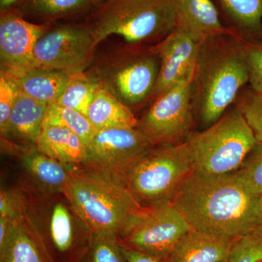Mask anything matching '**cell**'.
<instances>
[{"instance_id":"obj_32","label":"cell","mask_w":262,"mask_h":262,"mask_svg":"<svg viewBox=\"0 0 262 262\" xmlns=\"http://www.w3.org/2000/svg\"><path fill=\"white\" fill-rule=\"evenodd\" d=\"M238 110L252 130L257 142L262 144V93L255 92L246 98Z\"/></svg>"},{"instance_id":"obj_15","label":"cell","mask_w":262,"mask_h":262,"mask_svg":"<svg viewBox=\"0 0 262 262\" xmlns=\"http://www.w3.org/2000/svg\"><path fill=\"white\" fill-rule=\"evenodd\" d=\"M175 28L202 44L227 34L211 0H175Z\"/></svg>"},{"instance_id":"obj_19","label":"cell","mask_w":262,"mask_h":262,"mask_svg":"<svg viewBox=\"0 0 262 262\" xmlns=\"http://www.w3.org/2000/svg\"><path fill=\"white\" fill-rule=\"evenodd\" d=\"M0 262H52L27 215L15 220L9 237L0 248Z\"/></svg>"},{"instance_id":"obj_24","label":"cell","mask_w":262,"mask_h":262,"mask_svg":"<svg viewBox=\"0 0 262 262\" xmlns=\"http://www.w3.org/2000/svg\"><path fill=\"white\" fill-rule=\"evenodd\" d=\"M98 87L97 82L85 72L70 75L63 94L55 103L77 110L86 116Z\"/></svg>"},{"instance_id":"obj_14","label":"cell","mask_w":262,"mask_h":262,"mask_svg":"<svg viewBox=\"0 0 262 262\" xmlns=\"http://www.w3.org/2000/svg\"><path fill=\"white\" fill-rule=\"evenodd\" d=\"M46 32V25L30 23L20 15L8 10L2 11L0 18L2 72H18L30 68L36 42Z\"/></svg>"},{"instance_id":"obj_18","label":"cell","mask_w":262,"mask_h":262,"mask_svg":"<svg viewBox=\"0 0 262 262\" xmlns=\"http://www.w3.org/2000/svg\"><path fill=\"white\" fill-rule=\"evenodd\" d=\"M2 72L13 81L19 92L48 104L56 102L70 77L65 72L38 68Z\"/></svg>"},{"instance_id":"obj_9","label":"cell","mask_w":262,"mask_h":262,"mask_svg":"<svg viewBox=\"0 0 262 262\" xmlns=\"http://www.w3.org/2000/svg\"><path fill=\"white\" fill-rule=\"evenodd\" d=\"M158 55L126 52L113 55L85 72L130 108L151 98L158 80Z\"/></svg>"},{"instance_id":"obj_30","label":"cell","mask_w":262,"mask_h":262,"mask_svg":"<svg viewBox=\"0 0 262 262\" xmlns=\"http://www.w3.org/2000/svg\"><path fill=\"white\" fill-rule=\"evenodd\" d=\"M20 92L13 81L1 72L0 73V130L4 135L12 113Z\"/></svg>"},{"instance_id":"obj_27","label":"cell","mask_w":262,"mask_h":262,"mask_svg":"<svg viewBox=\"0 0 262 262\" xmlns=\"http://www.w3.org/2000/svg\"><path fill=\"white\" fill-rule=\"evenodd\" d=\"M227 13L242 27L256 30L261 27L262 0H220Z\"/></svg>"},{"instance_id":"obj_37","label":"cell","mask_w":262,"mask_h":262,"mask_svg":"<svg viewBox=\"0 0 262 262\" xmlns=\"http://www.w3.org/2000/svg\"><path fill=\"white\" fill-rule=\"evenodd\" d=\"M225 262H228V261H225Z\"/></svg>"},{"instance_id":"obj_16","label":"cell","mask_w":262,"mask_h":262,"mask_svg":"<svg viewBox=\"0 0 262 262\" xmlns=\"http://www.w3.org/2000/svg\"><path fill=\"white\" fill-rule=\"evenodd\" d=\"M17 151L20 153L22 167L29 179V184L24 185L42 192H63L74 166L50 158L38 151L35 146L18 148Z\"/></svg>"},{"instance_id":"obj_22","label":"cell","mask_w":262,"mask_h":262,"mask_svg":"<svg viewBox=\"0 0 262 262\" xmlns=\"http://www.w3.org/2000/svg\"><path fill=\"white\" fill-rule=\"evenodd\" d=\"M86 116L96 130L115 127L134 128L139 122L129 106L99 84Z\"/></svg>"},{"instance_id":"obj_6","label":"cell","mask_w":262,"mask_h":262,"mask_svg":"<svg viewBox=\"0 0 262 262\" xmlns=\"http://www.w3.org/2000/svg\"><path fill=\"white\" fill-rule=\"evenodd\" d=\"M185 142L193 171L211 176L238 170L258 144L239 110L221 117L206 130L190 134Z\"/></svg>"},{"instance_id":"obj_33","label":"cell","mask_w":262,"mask_h":262,"mask_svg":"<svg viewBox=\"0 0 262 262\" xmlns=\"http://www.w3.org/2000/svg\"><path fill=\"white\" fill-rule=\"evenodd\" d=\"M249 82L255 92L262 93V47L246 46Z\"/></svg>"},{"instance_id":"obj_8","label":"cell","mask_w":262,"mask_h":262,"mask_svg":"<svg viewBox=\"0 0 262 262\" xmlns=\"http://www.w3.org/2000/svg\"><path fill=\"white\" fill-rule=\"evenodd\" d=\"M192 227L171 203L142 207L117 235L122 248L166 260Z\"/></svg>"},{"instance_id":"obj_35","label":"cell","mask_w":262,"mask_h":262,"mask_svg":"<svg viewBox=\"0 0 262 262\" xmlns=\"http://www.w3.org/2000/svg\"><path fill=\"white\" fill-rule=\"evenodd\" d=\"M256 215L257 225L262 227V194L256 196Z\"/></svg>"},{"instance_id":"obj_7","label":"cell","mask_w":262,"mask_h":262,"mask_svg":"<svg viewBox=\"0 0 262 262\" xmlns=\"http://www.w3.org/2000/svg\"><path fill=\"white\" fill-rule=\"evenodd\" d=\"M193 171L186 142L155 146L128 170L123 184L141 206L171 203Z\"/></svg>"},{"instance_id":"obj_31","label":"cell","mask_w":262,"mask_h":262,"mask_svg":"<svg viewBox=\"0 0 262 262\" xmlns=\"http://www.w3.org/2000/svg\"><path fill=\"white\" fill-rule=\"evenodd\" d=\"M26 194L20 189H1L0 192V217L16 220L25 214Z\"/></svg>"},{"instance_id":"obj_13","label":"cell","mask_w":262,"mask_h":262,"mask_svg":"<svg viewBox=\"0 0 262 262\" xmlns=\"http://www.w3.org/2000/svg\"><path fill=\"white\" fill-rule=\"evenodd\" d=\"M203 45L176 28L164 38L154 48L160 63L151 98L155 100L176 84L194 78Z\"/></svg>"},{"instance_id":"obj_11","label":"cell","mask_w":262,"mask_h":262,"mask_svg":"<svg viewBox=\"0 0 262 262\" xmlns=\"http://www.w3.org/2000/svg\"><path fill=\"white\" fill-rule=\"evenodd\" d=\"M154 146L137 127L96 130L87 145L85 162L81 166L123 184L133 165Z\"/></svg>"},{"instance_id":"obj_23","label":"cell","mask_w":262,"mask_h":262,"mask_svg":"<svg viewBox=\"0 0 262 262\" xmlns=\"http://www.w3.org/2000/svg\"><path fill=\"white\" fill-rule=\"evenodd\" d=\"M48 126L68 129L81 138L87 145L96 131L87 116L56 103L48 104L43 127Z\"/></svg>"},{"instance_id":"obj_4","label":"cell","mask_w":262,"mask_h":262,"mask_svg":"<svg viewBox=\"0 0 262 262\" xmlns=\"http://www.w3.org/2000/svg\"><path fill=\"white\" fill-rule=\"evenodd\" d=\"M63 192L93 233L118 235L142 208L121 184L83 166H74Z\"/></svg>"},{"instance_id":"obj_10","label":"cell","mask_w":262,"mask_h":262,"mask_svg":"<svg viewBox=\"0 0 262 262\" xmlns=\"http://www.w3.org/2000/svg\"><path fill=\"white\" fill-rule=\"evenodd\" d=\"M194 79L176 84L155 98L137 128L153 146L179 144L190 135Z\"/></svg>"},{"instance_id":"obj_21","label":"cell","mask_w":262,"mask_h":262,"mask_svg":"<svg viewBox=\"0 0 262 262\" xmlns=\"http://www.w3.org/2000/svg\"><path fill=\"white\" fill-rule=\"evenodd\" d=\"M38 151L70 166L83 165L87 144L72 131L63 127H44L36 142Z\"/></svg>"},{"instance_id":"obj_29","label":"cell","mask_w":262,"mask_h":262,"mask_svg":"<svg viewBox=\"0 0 262 262\" xmlns=\"http://www.w3.org/2000/svg\"><path fill=\"white\" fill-rule=\"evenodd\" d=\"M234 174L253 195L262 194L261 143H258L253 147L242 165Z\"/></svg>"},{"instance_id":"obj_25","label":"cell","mask_w":262,"mask_h":262,"mask_svg":"<svg viewBox=\"0 0 262 262\" xmlns=\"http://www.w3.org/2000/svg\"><path fill=\"white\" fill-rule=\"evenodd\" d=\"M96 0H27V11L46 18H61L84 9Z\"/></svg>"},{"instance_id":"obj_34","label":"cell","mask_w":262,"mask_h":262,"mask_svg":"<svg viewBox=\"0 0 262 262\" xmlns=\"http://www.w3.org/2000/svg\"><path fill=\"white\" fill-rule=\"evenodd\" d=\"M122 250L127 262H166L165 260L160 259V258L154 257V256H149V255L140 253L139 251H134V250L122 247Z\"/></svg>"},{"instance_id":"obj_26","label":"cell","mask_w":262,"mask_h":262,"mask_svg":"<svg viewBox=\"0 0 262 262\" xmlns=\"http://www.w3.org/2000/svg\"><path fill=\"white\" fill-rule=\"evenodd\" d=\"M80 262H127L114 233L94 234L92 244Z\"/></svg>"},{"instance_id":"obj_1","label":"cell","mask_w":262,"mask_h":262,"mask_svg":"<svg viewBox=\"0 0 262 262\" xmlns=\"http://www.w3.org/2000/svg\"><path fill=\"white\" fill-rule=\"evenodd\" d=\"M256 196L234 173L211 176L192 171L171 204L193 229L234 241L257 227Z\"/></svg>"},{"instance_id":"obj_5","label":"cell","mask_w":262,"mask_h":262,"mask_svg":"<svg viewBox=\"0 0 262 262\" xmlns=\"http://www.w3.org/2000/svg\"><path fill=\"white\" fill-rule=\"evenodd\" d=\"M88 27L96 46L111 35L130 43L165 37L176 27L175 0H103Z\"/></svg>"},{"instance_id":"obj_2","label":"cell","mask_w":262,"mask_h":262,"mask_svg":"<svg viewBox=\"0 0 262 262\" xmlns=\"http://www.w3.org/2000/svg\"><path fill=\"white\" fill-rule=\"evenodd\" d=\"M222 37L203 43L193 82V103L207 125L220 120L249 82L246 47Z\"/></svg>"},{"instance_id":"obj_17","label":"cell","mask_w":262,"mask_h":262,"mask_svg":"<svg viewBox=\"0 0 262 262\" xmlns=\"http://www.w3.org/2000/svg\"><path fill=\"white\" fill-rule=\"evenodd\" d=\"M234 241L192 229L181 239L165 261H227Z\"/></svg>"},{"instance_id":"obj_3","label":"cell","mask_w":262,"mask_h":262,"mask_svg":"<svg viewBox=\"0 0 262 262\" xmlns=\"http://www.w3.org/2000/svg\"><path fill=\"white\" fill-rule=\"evenodd\" d=\"M25 214L32 222L52 262H80L94 233L63 192H48L24 185Z\"/></svg>"},{"instance_id":"obj_12","label":"cell","mask_w":262,"mask_h":262,"mask_svg":"<svg viewBox=\"0 0 262 262\" xmlns=\"http://www.w3.org/2000/svg\"><path fill=\"white\" fill-rule=\"evenodd\" d=\"M96 46L88 26H62L39 38L33 50L30 68L69 75L84 72L92 63Z\"/></svg>"},{"instance_id":"obj_28","label":"cell","mask_w":262,"mask_h":262,"mask_svg":"<svg viewBox=\"0 0 262 262\" xmlns=\"http://www.w3.org/2000/svg\"><path fill=\"white\" fill-rule=\"evenodd\" d=\"M228 262H262L261 227L234 239Z\"/></svg>"},{"instance_id":"obj_36","label":"cell","mask_w":262,"mask_h":262,"mask_svg":"<svg viewBox=\"0 0 262 262\" xmlns=\"http://www.w3.org/2000/svg\"><path fill=\"white\" fill-rule=\"evenodd\" d=\"M18 1L19 0H0V8H1V11L8 10V8L13 6V5L15 4V3Z\"/></svg>"},{"instance_id":"obj_20","label":"cell","mask_w":262,"mask_h":262,"mask_svg":"<svg viewBox=\"0 0 262 262\" xmlns=\"http://www.w3.org/2000/svg\"><path fill=\"white\" fill-rule=\"evenodd\" d=\"M48 103L20 93L3 137H13L35 146L43 128Z\"/></svg>"}]
</instances>
